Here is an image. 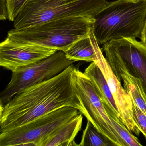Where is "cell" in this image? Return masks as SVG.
<instances>
[{
    "label": "cell",
    "mask_w": 146,
    "mask_h": 146,
    "mask_svg": "<svg viewBox=\"0 0 146 146\" xmlns=\"http://www.w3.org/2000/svg\"><path fill=\"white\" fill-rule=\"evenodd\" d=\"M107 61L116 76L126 73L139 79L146 96V46L133 37L103 45Z\"/></svg>",
    "instance_id": "obj_6"
},
{
    "label": "cell",
    "mask_w": 146,
    "mask_h": 146,
    "mask_svg": "<svg viewBox=\"0 0 146 146\" xmlns=\"http://www.w3.org/2000/svg\"><path fill=\"white\" fill-rule=\"evenodd\" d=\"M146 19V0H117L96 16L92 30L100 45L123 37L140 38Z\"/></svg>",
    "instance_id": "obj_2"
},
{
    "label": "cell",
    "mask_w": 146,
    "mask_h": 146,
    "mask_svg": "<svg viewBox=\"0 0 146 146\" xmlns=\"http://www.w3.org/2000/svg\"><path fill=\"white\" fill-rule=\"evenodd\" d=\"M28 0H6L9 21L14 22Z\"/></svg>",
    "instance_id": "obj_17"
},
{
    "label": "cell",
    "mask_w": 146,
    "mask_h": 146,
    "mask_svg": "<svg viewBox=\"0 0 146 146\" xmlns=\"http://www.w3.org/2000/svg\"><path fill=\"white\" fill-rule=\"evenodd\" d=\"M94 62L101 70L106 80L122 122L129 130L139 136L141 131L133 118V103L131 98L121 85V82L113 71L99 46L97 49V59Z\"/></svg>",
    "instance_id": "obj_10"
},
{
    "label": "cell",
    "mask_w": 146,
    "mask_h": 146,
    "mask_svg": "<svg viewBox=\"0 0 146 146\" xmlns=\"http://www.w3.org/2000/svg\"><path fill=\"white\" fill-rule=\"evenodd\" d=\"M99 46L92 29L88 36L74 42L65 53L67 59L76 62H94L97 59V49Z\"/></svg>",
    "instance_id": "obj_13"
},
{
    "label": "cell",
    "mask_w": 146,
    "mask_h": 146,
    "mask_svg": "<svg viewBox=\"0 0 146 146\" xmlns=\"http://www.w3.org/2000/svg\"><path fill=\"white\" fill-rule=\"evenodd\" d=\"M7 19L8 12L6 0H0V19L4 21Z\"/></svg>",
    "instance_id": "obj_19"
},
{
    "label": "cell",
    "mask_w": 146,
    "mask_h": 146,
    "mask_svg": "<svg viewBox=\"0 0 146 146\" xmlns=\"http://www.w3.org/2000/svg\"><path fill=\"white\" fill-rule=\"evenodd\" d=\"M80 113L72 107L57 109L23 125L0 133V146H41L55 131Z\"/></svg>",
    "instance_id": "obj_5"
},
{
    "label": "cell",
    "mask_w": 146,
    "mask_h": 146,
    "mask_svg": "<svg viewBox=\"0 0 146 146\" xmlns=\"http://www.w3.org/2000/svg\"><path fill=\"white\" fill-rule=\"evenodd\" d=\"M132 113L134 120L139 129L146 138V116L132 102Z\"/></svg>",
    "instance_id": "obj_18"
},
{
    "label": "cell",
    "mask_w": 146,
    "mask_h": 146,
    "mask_svg": "<svg viewBox=\"0 0 146 146\" xmlns=\"http://www.w3.org/2000/svg\"><path fill=\"white\" fill-rule=\"evenodd\" d=\"M140 38L141 40V42L146 46V19L144 22L142 30L141 32Z\"/></svg>",
    "instance_id": "obj_20"
},
{
    "label": "cell",
    "mask_w": 146,
    "mask_h": 146,
    "mask_svg": "<svg viewBox=\"0 0 146 146\" xmlns=\"http://www.w3.org/2000/svg\"><path fill=\"white\" fill-rule=\"evenodd\" d=\"M84 73L90 79L110 118L117 123H122L112 94L97 64L95 62H91Z\"/></svg>",
    "instance_id": "obj_11"
},
{
    "label": "cell",
    "mask_w": 146,
    "mask_h": 146,
    "mask_svg": "<svg viewBox=\"0 0 146 146\" xmlns=\"http://www.w3.org/2000/svg\"><path fill=\"white\" fill-rule=\"evenodd\" d=\"M117 77L120 82L123 80L124 88L132 102L146 116V96L140 80L126 73L120 74Z\"/></svg>",
    "instance_id": "obj_14"
},
{
    "label": "cell",
    "mask_w": 146,
    "mask_h": 146,
    "mask_svg": "<svg viewBox=\"0 0 146 146\" xmlns=\"http://www.w3.org/2000/svg\"><path fill=\"white\" fill-rule=\"evenodd\" d=\"M78 146H115L111 141L99 132L89 120Z\"/></svg>",
    "instance_id": "obj_15"
},
{
    "label": "cell",
    "mask_w": 146,
    "mask_h": 146,
    "mask_svg": "<svg viewBox=\"0 0 146 146\" xmlns=\"http://www.w3.org/2000/svg\"><path fill=\"white\" fill-rule=\"evenodd\" d=\"M73 64L52 78L22 90L0 105V133L66 106L84 109L76 86Z\"/></svg>",
    "instance_id": "obj_1"
},
{
    "label": "cell",
    "mask_w": 146,
    "mask_h": 146,
    "mask_svg": "<svg viewBox=\"0 0 146 146\" xmlns=\"http://www.w3.org/2000/svg\"><path fill=\"white\" fill-rule=\"evenodd\" d=\"M108 3L106 0H28L14 20V29L70 17L94 19Z\"/></svg>",
    "instance_id": "obj_4"
},
{
    "label": "cell",
    "mask_w": 146,
    "mask_h": 146,
    "mask_svg": "<svg viewBox=\"0 0 146 146\" xmlns=\"http://www.w3.org/2000/svg\"><path fill=\"white\" fill-rule=\"evenodd\" d=\"M94 19L73 17L58 19L22 29H13L7 36L24 43L65 52L78 40L89 35Z\"/></svg>",
    "instance_id": "obj_3"
},
{
    "label": "cell",
    "mask_w": 146,
    "mask_h": 146,
    "mask_svg": "<svg viewBox=\"0 0 146 146\" xmlns=\"http://www.w3.org/2000/svg\"><path fill=\"white\" fill-rule=\"evenodd\" d=\"M115 129L117 131L123 141L127 146H142L138 141V138L134 136L130 131L129 130L123 122L117 123L112 118H110Z\"/></svg>",
    "instance_id": "obj_16"
},
{
    "label": "cell",
    "mask_w": 146,
    "mask_h": 146,
    "mask_svg": "<svg viewBox=\"0 0 146 146\" xmlns=\"http://www.w3.org/2000/svg\"><path fill=\"white\" fill-rule=\"evenodd\" d=\"M75 80L83 107L84 116L115 146H127L113 126L90 79L77 67Z\"/></svg>",
    "instance_id": "obj_8"
},
{
    "label": "cell",
    "mask_w": 146,
    "mask_h": 146,
    "mask_svg": "<svg viewBox=\"0 0 146 146\" xmlns=\"http://www.w3.org/2000/svg\"><path fill=\"white\" fill-rule=\"evenodd\" d=\"M76 61L66 58L64 52L58 51L50 57L12 72L11 79L0 94V105L6 104L22 90L61 73Z\"/></svg>",
    "instance_id": "obj_7"
},
{
    "label": "cell",
    "mask_w": 146,
    "mask_h": 146,
    "mask_svg": "<svg viewBox=\"0 0 146 146\" xmlns=\"http://www.w3.org/2000/svg\"><path fill=\"white\" fill-rule=\"evenodd\" d=\"M131 1H137V0H131Z\"/></svg>",
    "instance_id": "obj_21"
},
{
    "label": "cell",
    "mask_w": 146,
    "mask_h": 146,
    "mask_svg": "<svg viewBox=\"0 0 146 146\" xmlns=\"http://www.w3.org/2000/svg\"><path fill=\"white\" fill-rule=\"evenodd\" d=\"M57 51L35 44L22 43L7 36L0 44V65L13 72L20 67L45 59Z\"/></svg>",
    "instance_id": "obj_9"
},
{
    "label": "cell",
    "mask_w": 146,
    "mask_h": 146,
    "mask_svg": "<svg viewBox=\"0 0 146 146\" xmlns=\"http://www.w3.org/2000/svg\"><path fill=\"white\" fill-rule=\"evenodd\" d=\"M83 115L79 113L72 120L55 131L48 137L41 146H78L75 137L81 131Z\"/></svg>",
    "instance_id": "obj_12"
}]
</instances>
